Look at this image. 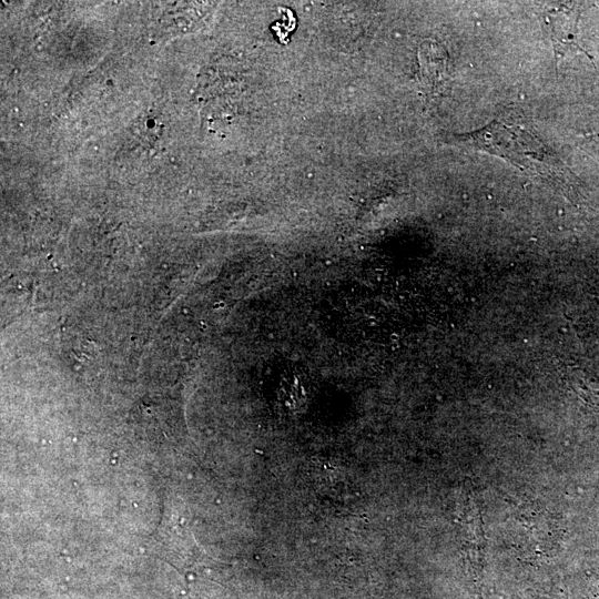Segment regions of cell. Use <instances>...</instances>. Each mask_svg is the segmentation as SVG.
<instances>
[{
	"mask_svg": "<svg viewBox=\"0 0 599 599\" xmlns=\"http://www.w3.org/2000/svg\"><path fill=\"white\" fill-rule=\"evenodd\" d=\"M453 136L458 145L500 156L528 174L549 179L565 173L550 149L515 116L495 119L479 130Z\"/></svg>",
	"mask_w": 599,
	"mask_h": 599,
	"instance_id": "1",
	"label": "cell"
},
{
	"mask_svg": "<svg viewBox=\"0 0 599 599\" xmlns=\"http://www.w3.org/2000/svg\"><path fill=\"white\" fill-rule=\"evenodd\" d=\"M138 134L146 141H155L163 131V122L154 111H148L138 121Z\"/></svg>",
	"mask_w": 599,
	"mask_h": 599,
	"instance_id": "3",
	"label": "cell"
},
{
	"mask_svg": "<svg viewBox=\"0 0 599 599\" xmlns=\"http://www.w3.org/2000/svg\"><path fill=\"white\" fill-rule=\"evenodd\" d=\"M579 17L580 9L577 3L559 4L542 13V26L552 43L556 64L566 55L575 53H583L592 59L580 43Z\"/></svg>",
	"mask_w": 599,
	"mask_h": 599,
	"instance_id": "2",
	"label": "cell"
}]
</instances>
